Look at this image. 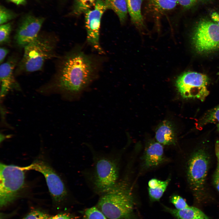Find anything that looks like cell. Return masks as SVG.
<instances>
[{
    "instance_id": "obj_1",
    "label": "cell",
    "mask_w": 219,
    "mask_h": 219,
    "mask_svg": "<svg viewBox=\"0 0 219 219\" xmlns=\"http://www.w3.org/2000/svg\"><path fill=\"white\" fill-rule=\"evenodd\" d=\"M95 68L90 57L82 51H75L64 59L56 83L40 91L42 93L57 92L70 99L77 98L93 80Z\"/></svg>"
},
{
    "instance_id": "obj_2",
    "label": "cell",
    "mask_w": 219,
    "mask_h": 219,
    "mask_svg": "<svg viewBox=\"0 0 219 219\" xmlns=\"http://www.w3.org/2000/svg\"><path fill=\"white\" fill-rule=\"evenodd\" d=\"M213 149L202 143L192 147L185 166L186 180L195 199L202 201L209 195L207 178L213 161Z\"/></svg>"
},
{
    "instance_id": "obj_3",
    "label": "cell",
    "mask_w": 219,
    "mask_h": 219,
    "mask_svg": "<svg viewBox=\"0 0 219 219\" xmlns=\"http://www.w3.org/2000/svg\"><path fill=\"white\" fill-rule=\"evenodd\" d=\"M131 188L125 181L118 182L102 194L98 203L99 209L109 219H130L134 209Z\"/></svg>"
},
{
    "instance_id": "obj_4",
    "label": "cell",
    "mask_w": 219,
    "mask_h": 219,
    "mask_svg": "<svg viewBox=\"0 0 219 219\" xmlns=\"http://www.w3.org/2000/svg\"><path fill=\"white\" fill-rule=\"evenodd\" d=\"M0 204L1 207L14 200L25 185V170L23 167L1 163Z\"/></svg>"
},
{
    "instance_id": "obj_5",
    "label": "cell",
    "mask_w": 219,
    "mask_h": 219,
    "mask_svg": "<svg viewBox=\"0 0 219 219\" xmlns=\"http://www.w3.org/2000/svg\"><path fill=\"white\" fill-rule=\"evenodd\" d=\"M54 49L50 40L38 36L24 47L22 68L28 72L41 70L46 61L54 56Z\"/></svg>"
},
{
    "instance_id": "obj_6",
    "label": "cell",
    "mask_w": 219,
    "mask_h": 219,
    "mask_svg": "<svg viewBox=\"0 0 219 219\" xmlns=\"http://www.w3.org/2000/svg\"><path fill=\"white\" fill-rule=\"evenodd\" d=\"M206 75L195 72L184 73L177 78L176 86L184 98H196L203 101L209 94Z\"/></svg>"
},
{
    "instance_id": "obj_7",
    "label": "cell",
    "mask_w": 219,
    "mask_h": 219,
    "mask_svg": "<svg viewBox=\"0 0 219 219\" xmlns=\"http://www.w3.org/2000/svg\"><path fill=\"white\" fill-rule=\"evenodd\" d=\"M118 168L114 159L101 157L96 161L92 183L95 190L103 194L112 188L117 182Z\"/></svg>"
},
{
    "instance_id": "obj_8",
    "label": "cell",
    "mask_w": 219,
    "mask_h": 219,
    "mask_svg": "<svg viewBox=\"0 0 219 219\" xmlns=\"http://www.w3.org/2000/svg\"><path fill=\"white\" fill-rule=\"evenodd\" d=\"M195 48L200 53L209 52L219 48V26L206 19L200 20L195 30L193 37Z\"/></svg>"
},
{
    "instance_id": "obj_9",
    "label": "cell",
    "mask_w": 219,
    "mask_h": 219,
    "mask_svg": "<svg viewBox=\"0 0 219 219\" xmlns=\"http://www.w3.org/2000/svg\"><path fill=\"white\" fill-rule=\"evenodd\" d=\"M23 168L25 170H33L43 174L50 193L54 201L59 202L65 197L67 192L64 182L46 162L41 159H36L30 165Z\"/></svg>"
},
{
    "instance_id": "obj_10",
    "label": "cell",
    "mask_w": 219,
    "mask_h": 219,
    "mask_svg": "<svg viewBox=\"0 0 219 219\" xmlns=\"http://www.w3.org/2000/svg\"><path fill=\"white\" fill-rule=\"evenodd\" d=\"M107 9L104 1L97 0L93 9L85 13L87 42L100 53L103 52L99 42L101 21L103 14Z\"/></svg>"
},
{
    "instance_id": "obj_11",
    "label": "cell",
    "mask_w": 219,
    "mask_h": 219,
    "mask_svg": "<svg viewBox=\"0 0 219 219\" xmlns=\"http://www.w3.org/2000/svg\"><path fill=\"white\" fill-rule=\"evenodd\" d=\"M44 19L28 15L22 20L17 29L16 39L17 44L25 47L36 39Z\"/></svg>"
},
{
    "instance_id": "obj_12",
    "label": "cell",
    "mask_w": 219,
    "mask_h": 219,
    "mask_svg": "<svg viewBox=\"0 0 219 219\" xmlns=\"http://www.w3.org/2000/svg\"><path fill=\"white\" fill-rule=\"evenodd\" d=\"M15 61L10 60L2 64L0 67L1 98H3L15 84L13 71Z\"/></svg>"
},
{
    "instance_id": "obj_13",
    "label": "cell",
    "mask_w": 219,
    "mask_h": 219,
    "mask_svg": "<svg viewBox=\"0 0 219 219\" xmlns=\"http://www.w3.org/2000/svg\"><path fill=\"white\" fill-rule=\"evenodd\" d=\"M164 150L162 144L152 141L147 146L144 152V161L148 168L158 166L164 160Z\"/></svg>"
},
{
    "instance_id": "obj_14",
    "label": "cell",
    "mask_w": 219,
    "mask_h": 219,
    "mask_svg": "<svg viewBox=\"0 0 219 219\" xmlns=\"http://www.w3.org/2000/svg\"><path fill=\"white\" fill-rule=\"evenodd\" d=\"M157 141L165 145L175 144L176 136L172 125L168 121L165 120L158 126L156 132Z\"/></svg>"
},
{
    "instance_id": "obj_15",
    "label": "cell",
    "mask_w": 219,
    "mask_h": 219,
    "mask_svg": "<svg viewBox=\"0 0 219 219\" xmlns=\"http://www.w3.org/2000/svg\"><path fill=\"white\" fill-rule=\"evenodd\" d=\"M164 209L177 219H210L200 210L189 207L181 210L164 206Z\"/></svg>"
},
{
    "instance_id": "obj_16",
    "label": "cell",
    "mask_w": 219,
    "mask_h": 219,
    "mask_svg": "<svg viewBox=\"0 0 219 219\" xmlns=\"http://www.w3.org/2000/svg\"><path fill=\"white\" fill-rule=\"evenodd\" d=\"M128 13L133 23L137 27L141 28L144 25L141 12L143 0H126Z\"/></svg>"
},
{
    "instance_id": "obj_17",
    "label": "cell",
    "mask_w": 219,
    "mask_h": 219,
    "mask_svg": "<svg viewBox=\"0 0 219 219\" xmlns=\"http://www.w3.org/2000/svg\"><path fill=\"white\" fill-rule=\"evenodd\" d=\"M178 3V0H149L148 8L151 12L161 14L173 9Z\"/></svg>"
},
{
    "instance_id": "obj_18",
    "label": "cell",
    "mask_w": 219,
    "mask_h": 219,
    "mask_svg": "<svg viewBox=\"0 0 219 219\" xmlns=\"http://www.w3.org/2000/svg\"><path fill=\"white\" fill-rule=\"evenodd\" d=\"M107 9L113 10L116 14L121 23L126 20L128 13L126 0H105Z\"/></svg>"
},
{
    "instance_id": "obj_19",
    "label": "cell",
    "mask_w": 219,
    "mask_h": 219,
    "mask_svg": "<svg viewBox=\"0 0 219 219\" xmlns=\"http://www.w3.org/2000/svg\"><path fill=\"white\" fill-rule=\"evenodd\" d=\"M214 123L219 131V105L207 112L198 121L197 126L202 127L206 124Z\"/></svg>"
},
{
    "instance_id": "obj_20",
    "label": "cell",
    "mask_w": 219,
    "mask_h": 219,
    "mask_svg": "<svg viewBox=\"0 0 219 219\" xmlns=\"http://www.w3.org/2000/svg\"><path fill=\"white\" fill-rule=\"evenodd\" d=\"M96 0H74L72 13L75 16L85 13L91 9L96 3Z\"/></svg>"
},
{
    "instance_id": "obj_21",
    "label": "cell",
    "mask_w": 219,
    "mask_h": 219,
    "mask_svg": "<svg viewBox=\"0 0 219 219\" xmlns=\"http://www.w3.org/2000/svg\"><path fill=\"white\" fill-rule=\"evenodd\" d=\"M170 179H168L162 181L161 184L155 189L148 188V193L151 200L153 201L159 200L162 196L170 181Z\"/></svg>"
},
{
    "instance_id": "obj_22",
    "label": "cell",
    "mask_w": 219,
    "mask_h": 219,
    "mask_svg": "<svg viewBox=\"0 0 219 219\" xmlns=\"http://www.w3.org/2000/svg\"><path fill=\"white\" fill-rule=\"evenodd\" d=\"M216 165L212 176V183L214 187L219 193V140L216 142L214 148Z\"/></svg>"
},
{
    "instance_id": "obj_23",
    "label": "cell",
    "mask_w": 219,
    "mask_h": 219,
    "mask_svg": "<svg viewBox=\"0 0 219 219\" xmlns=\"http://www.w3.org/2000/svg\"><path fill=\"white\" fill-rule=\"evenodd\" d=\"M84 219H107L106 216L98 208L93 207L88 209L85 214Z\"/></svg>"
},
{
    "instance_id": "obj_24",
    "label": "cell",
    "mask_w": 219,
    "mask_h": 219,
    "mask_svg": "<svg viewBox=\"0 0 219 219\" xmlns=\"http://www.w3.org/2000/svg\"><path fill=\"white\" fill-rule=\"evenodd\" d=\"M12 30V26L10 23L1 25L0 26V43L1 44L7 42Z\"/></svg>"
},
{
    "instance_id": "obj_25",
    "label": "cell",
    "mask_w": 219,
    "mask_h": 219,
    "mask_svg": "<svg viewBox=\"0 0 219 219\" xmlns=\"http://www.w3.org/2000/svg\"><path fill=\"white\" fill-rule=\"evenodd\" d=\"M16 15L5 7L2 6L0 8V24L2 25L6 23L14 18Z\"/></svg>"
},
{
    "instance_id": "obj_26",
    "label": "cell",
    "mask_w": 219,
    "mask_h": 219,
    "mask_svg": "<svg viewBox=\"0 0 219 219\" xmlns=\"http://www.w3.org/2000/svg\"><path fill=\"white\" fill-rule=\"evenodd\" d=\"M170 201L177 210L182 209L189 206L185 199L178 195H173L170 197Z\"/></svg>"
},
{
    "instance_id": "obj_27",
    "label": "cell",
    "mask_w": 219,
    "mask_h": 219,
    "mask_svg": "<svg viewBox=\"0 0 219 219\" xmlns=\"http://www.w3.org/2000/svg\"><path fill=\"white\" fill-rule=\"evenodd\" d=\"M47 214L39 210H33L27 214L23 219H49Z\"/></svg>"
},
{
    "instance_id": "obj_28",
    "label": "cell",
    "mask_w": 219,
    "mask_h": 219,
    "mask_svg": "<svg viewBox=\"0 0 219 219\" xmlns=\"http://www.w3.org/2000/svg\"><path fill=\"white\" fill-rule=\"evenodd\" d=\"M197 0H178V3L183 7L189 8L192 6L196 2Z\"/></svg>"
},
{
    "instance_id": "obj_29",
    "label": "cell",
    "mask_w": 219,
    "mask_h": 219,
    "mask_svg": "<svg viewBox=\"0 0 219 219\" xmlns=\"http://www.w3.org/2000/svg\"><path fill=\"white\" fill-rule=\"evenodd\" d=\"M49 219H75V218L68 214H61L50 217Z\"/></svg>"
},
{
    "instance_id": "obj_30",
    "label": "cell",
    "mask_w": 219,
    "mask_h": 219,
    "mask_svg": "<svg viewBox=\"0 0 219 219\" xmlns=\"http://www.w3.org/2000/svg\"><path fill=\"white\" fill-rule=\"evenodd\" d=\"M162 181L156 179H152L150 180L148 182L149 188L155 189L159 186Z\"/></svg>"
},
{
    "instance_id": "obj_31",
    "label": "cell",
    "mask_w": 219,
    "mask_h": 219,
    "mask_svg": "<svg viewBox=\"0 0 219 219\" xmlns=\"http://www.w3.org/2000/svg\"><path fill=\"white\" fill-rule=\"evenodd\" d=\"M9 50L6 48L1 47L0 48V63L1 64L4 61L5 57L8 53Z\"/></svg>"
},
{
    "instance_id": "obj_32",
    "label": "cell",
    "mask_w": 219,
    "mask_h": 219,
    "mask_svg": "<svg viewBox=\"0 0 219 219\" xmlns=\"http://www.w3.org/2000/svg\"><path fill=\"white\" fill-rule=\"evenodd\" d=\"M210 16L213 21L219 26V13L213 12L211 14Z\"/></svg>"
},
{
    "instance_id": "obj_33",
    "label": "cell",
    "mask_w": 219,
    "mask_h": 219,
    "mask_svg": "<svg viewBox=\"0 0 219 219\" xmlns=\"http://www.w3.org/2000/svg\"><path fill=\"white\" fill-rule=\"evenodd\" d=\"M11 2L17 5H20L24 4L26 2V0H9Z\"/></svg>"
}]
</instances>
